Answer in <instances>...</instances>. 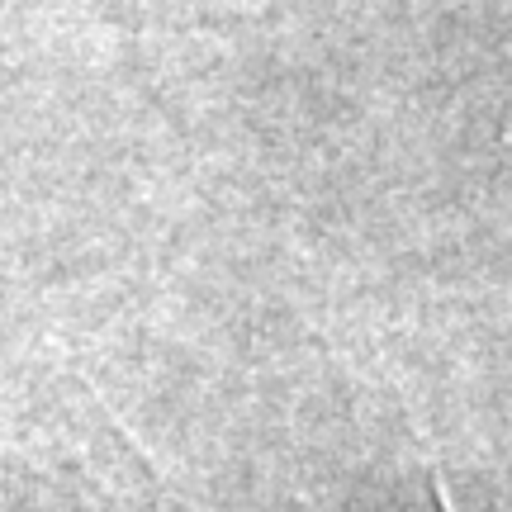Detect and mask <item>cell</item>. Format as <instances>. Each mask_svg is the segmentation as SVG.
Instances as JSON below:
<instances>
[{"instance_id": "2", "label": "cell", "mask_w": 512, "mask_h": 512, "mask_svg": "<svg viewBox=\"0 0 512 512\" xmlns=\"http://www.w3.org/2000/svg\"><path fill=\"white\" fill-rule=\"evenodd\" d=\"M413 512H451V503H446V494H441L437 479L427 484V503H422V508H413Z\"/></svg>"}, {"instance_id": "1", "label": "cell", "mask_w": 512, "mask_h": 512, "mask_svg": "<svg viewBox=\"0 0 512 512\" xmlns=\"http://www.w3.org/2000/svg\"><path fill=\"white\" fill-rule=\"evenodd\" d=\"M0 512H176L114 422H0Z\"/></svg>"}]
</instances>
